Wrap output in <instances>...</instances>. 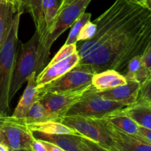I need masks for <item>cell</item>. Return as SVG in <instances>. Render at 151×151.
I'll return each instance as SVG.
<instances>
[{"instance_id": "obj_25", "label": "cell", "mask_w": 151, "mask_h": 151, "mask_svg": "<svg viewBox=\"0 0 151 151\" xmlns=\"http://www.w3.org/2000/svg\"><path fill=\"white\" fill-rule=\"evenodd\" d=\"M77 51V44H69V45H64L59 50V51L56 53L55 55L53 57L51 61L48 63L46 66H50L60 60H63L66 58L69 57V55L73 54Z\"/></svg>"}, {"instance_id": "obj_28", "label": "cell", "mask_w": 151, "mask_h": 151, "mask_svg": "<svg viewBox=\"0 0 151 151\" xmlns=\"http://www.w3.org/2000/svg\"><path fill=\"white\" fill-rule=\"evenodd\" d=\"M82 141L83 142L84 151H109L105 147H102L97 143L82 137Z\"/></svg>"}, {"instance_id": "obj_21", "label": "cell", "mask_w": 151, "mask_h": 151, "mask_svg": "<svg viewBox=\"0 0 151 151\" xmlns=\"http://www.w3.org/2000/svg\"><path fill=\"white\" fill-rule=\"evenodd\" d=\"M31 131H38L48 134H73L80 135L77 131L72 128L66 126L64 124L58 121H47V122H39L27 125Z\"/></svg>"}, {"instance_id": "obj_5", "label": "cell", "mask_w": 151, "mask_h": 151, "mask_svg": "<svg viewBox=\"0 0 151 151\" xmlns=\"http://www.w3.org/2000/svg\"><path fill=\"white\" fill-rule=\"evenodd\" d=\"M97 73L94 67L88 63H78L60 78L37 88L38 94L41 93L83 92L92 86V78Z\"/></svg>"}, {"instance_id": "obj_4", "label": "cell", "mask_w": 151, "mask_h": 151, "mask_svg": "<svg viewBox=\"0 0 151 151\" xmlns=\"http://www.w3.org/2000/svg\"><path fill=\"white\" fill-rule=\"evenodd\" d=\"M38 44L39 35L36 31L27 42L24 44L19 43L9 90L10 101L22 85L27 81L31 74L36 72Z\"/></svg>"}, {"instance_id": "obj_2", "label": "cell", "mask_w": 151, "mask_h": 151, "mask_svg": "<svg viewBox=\"0 0 151 151\" xmlns=\"http://www.w3.org/2000/svg\"><path fill=\"white\" fill-rule=\"evenodd\" d=\"M24 12L19 10L13 16L5 40L0 48V115L8 116L10 100L9 99L10 81L19 46V28Z\"/></svg>"}, {"instance_id": "obj_14", "label": "cell", "mask_w": 151, "mask_h": 151, "mask_svg": "<svg viewBox=\"0 0 151 151\" xmlns=\"http://www.w3.org/2000/svg\"><path fill=\"white\" fill-rule=\"evenodd\" d=\"M36 72L31 74L27 79V84L21 97L20 101L15 109L12 116L19 119H25L29 109L35 102L39 100L36 84Z\"/></svg>"}, {"instance_id": "obj_23", "label": "cell", "mask_w": 151, "mask_h": 151, "mask_svg": "<svg viewBox=\"0 0 151 151\" xmlns=\"http://www.w3.org/2000/svg\"><path fill=\"white\" fill-rule=\"evenodd\" d=\"M61 3L62 0H42V11L45 20L47 33L57 17Z\"/></svg>"}, {"instance_id": "obj_15", "label": "cell", "mask_w": 151, "mask_h": 151, "mask_svg": "<svg viewBox=\"0 0 151 151\" xmlns=\"http://www.w3.org/2000/svg\"><path fill=\"white\" fill-rule=\"evenodd\" d=\"M21 4L24 13H28L32 17L36 32L39 35V41L47 34L45 20L42 11V0H16Z\"/></svg>"}, {"instance_id": "obj_13", "label": "cell", "mask_w": 151, "mask_h": 151, "mask_svg": "<svg viewBox=\"0 0 151 151\" xmlns=\"http://www.w3.org/2000/svg\"><path fill=\"white\" fill-rule=\"evenodd\" d=\"M35 139L48 142L58 146L65 151H84L82 136L73 134H48L32 131Z\"/></svg>"}, {"instance_id": "obj_20", "label": "cell", "mask_w": 151, "mask_h": 151, "mask_svg": "<svg viewBox=\"0 0 151 151\" xmlns=\"http://www.w3.org/2000/svg\"><path fill=\"white\" fill-rule=\"evenodd\" d=\"M124 76L126 81H137L141 86L147 81L148 74L142 62V55L136 56L128 62Z\"/></svg>"}, {"instance_id": "obj_31", "label": "cell", "mask_w": 151, "mask_h": 151, "mask_svg": "<svg viewBox=\"0 0 151 151\" xmlns=\"http://www.w3.org/2000/svg\"><path fill=\"white\" fill-rule=\"evenodd\" d=\"M30 151H48L45 145L44 144L42 141L41 140L36 139L34 138L31 143L30 146Z\"/></svg>"}, {"instance_id": "obj_38", "label": "cell", "mask_w": 151, "mask_h": 151, "mask_svg": "<svg viewBox=\"0 0 151 151\" xmlns=\"http://www.w3.org/2000/svg\"><path fill=\"white\" fill-rule=\"evenodd\" d=\"M4 117H5V116H1V115H0V125H1V123H2L3 121H4Z\"/></svg>"}, {"instance_id": "obj_10", "label": "cell", "mask_w": 151, "mask_h": 151, "mask_svg": "<svg viewBox=\"0 0 151 151\" xmlns=\"http://www.w3.org/2000/svg\"><path fill=\"white\" fill-rule=\"evenodd\" d=\"M84 92L60 94L45 92L39 94L38 96L39 101L50 113L60 116L81 99Z\"/></svg>"}, {"instance_id": "obj_16", "label": "cell", "mask_w": 151, "mask_h": 151, "mask_svg": "<svg viewBox=\"0 0 151 151\" xmlns=\"http://www.w3.org/2000/svg\"><path fill=\"white\" fill-rule=\"evenodd\" d=\"M126 83L125 76L114 69H107L97 72L92 78V86L98 91L125 85Z\"/></svg>"}, {"instance_id": "obj_1", "label": "cell", "mask_w": 151, "mask_h": 151, "mask_svg": "<svg viewBox=\"0 0 151 151\" xmlns=\"http://www.w3.org/2000/svg\"><path fill=\"white\" fill-rule=\"evenodd\" d=\"M94 37L77 44L79 63L96 72L114 69L124 75L133 58L142 55L151 42V10L131 0H116L94 21Z\"/></svg>"}, {"instance_id": "obj_3", "label": "cell", "mask_w": 151, "mask_h": 151, "mask_svg": "<svg viewBox=\"0 0 151 151\" xmlns=\"http://www.w3.org/2000/svg\"><path fill=\"white\" fill-rule=\"evenodd\" d=\"M91 1L75 0L58 10L57 17L52 27L38 44L35 69L37 75L46 66L53 43L63 32L72 26L77 19L85 12Z\"/></svg>"}, {"instance_id": "obj_18", "label": "cell", "mask_w": 151, "mask_h": 151, "mask_svg": "<svg viewBox=\"0 0 151 151\" xmlns=\"http://www.w3.org/2000/svg\"><path fill=\"white\" fill-rule=\"evenodd\" d=\"M103 119L122 132L130 135H137L139 128L137 122L133 120L131 117L122 113L121 109L106 115Z\"/></svg>"}, {"instance_id": "obj_19", "label": "cell", "mask_w": 151, "mask_h": 151, "mask_svg": "<svg viewBox=\"0 0 151 151\" xmlns=\"http://www.w3.org/2000/svg\"><path fill=\"white\" fill-rule=\"evenodd\" d=\"M20 9L22 10V7L18 2L0 4V48L5 40L15 13Z\"/></svg>"}, {"instance_id": "obj_29", "label": "cell", "mask_w": 151, "mask_h": 151, "mask_svg": "<svg viewBox=\"0 0 151 151\" xmlns=\"http://www.w3.org/2000/svg\"><path fill=\"white\" fill-rule=\"evenodd\" d=\"M142 59L143 63L147 69V74H148L147 81H149L151 79V42L142 55Z\"/></svg>"}, {"instance_id": "obj_36", "label": "cell", "mask_w": 151, "mask_h": 151, "mask_svg": "<svg viewBox=\"0 0 151 151\" xmlns=\"http://www.w3.org/2000/svg\"><path fill=\"white\" fill-rule=\"evenodd\" d=\"M131 1H134V2L136 3H138V4H141V5L145 6V0H131Z\"/></svg>"}, {"instance_id": "obj_37", "label": "cell", "mask_w": 151, "mask_h": 151, "mask_svg": "<svg viewBox=\"0 0 151 151\" xmlns=\"http://www.w3.org/2000/svg\"><path fill=\"white\" fill-rule=\"evenodd\" d=\"M10 1H13V2H17L16 0H0V4H1V3L10 2Z\"/></svg>"}, {"instance_id": "obj_39", "label": "cell", "mask_w": 151, "mask_h": 151, "mask_svg": "<svg viewBox=\"0 0 151 151\" xmlns=\"http://www.w3.org/2000/svg\"><path fill=\"white\" fill-rule=\"evenodd\" d=\"M10 151H30V150H10Z\"/></svg>"}, {"instance_id": "obj_35", "label": "cell", "mask_w": 151, "mask_h": 151, "mask_svg": "<svg viewBox=\"0 0 151 151\" xmlns=\"http://www.w3.org/2000/svg\"><path fill=\"white\" fill-rule=\"evenodd\" d=\"M145 7L151 10V0H145Z\"/></svg>"}, {"instance_id": "obj_24", "label": "cell", "mask_w": 151, "mask_h": 151, "mask_svg": "<svg viewBox=\"0 0 151 151\" xmlns=\"http://www.w3.org/2000/svg\"><path fill=\"white\" fill-rule=\"evenodd\" d=\"M91 14L90 13H86L84 12L79 18L76 20V22L72 24L70 32L66 39L64 44L69 45V44H77L78 43V36L81 32L83 27L91 20Z\"/></svg>"}, {"instance_id": "obj_8", "label": "cell", "mask_w": 151, "mask_h": 151, "mask_svg": "<svg viewBox=\"0 0 151 151\" xmlns=\"http://www.w3.org/2000/svg\"><path fill=\"white\" fill-rule=\"evenodd\" d=\"M34 137L25 119L12 116L4 117L0 125V142L5 145L10 150H30Z\"/></svg>"}, {"instance_id": "obj_32", "label": "cell", "mask_w": 151, "mask_h": 151, "mask_svg": "<svg viewBox=\"0 0 151 151\" xmlns=\"http://www.w3.org/2000/svg\"><path fill=\"white\" fill-rule=\"evenodd\" d=\"M44 142V144L45 145L46 147H47V150L48 151H65L63 149H61L60 147H59L58 146L52 144V143L48 142H44Z\"/></svg>"}, {"instance_id": "obj_33", "label": "cell", "mask_w": 151, "mask_h": 151, "mask_svg": "<svg viewBox=\"0 0 151 151\" xmlns=\"http://www.w3.org/2000/svg\"><path fill=\"white\" fill-rule=\"evenodd\" d=\"M74 1H75V0H62L61 5H60V7L59 10H60L61 8H63V7H65V6L68 5V4H70V3L73 2Z\"/></svg>"}, {"instance_id": "obj_6", "label": "cell", "mask_w": 151, "mask_h": 151, "mask_svg": "<svg viewBox=\"0 0 151 151\" xmlns=\"http://www.w3.org/2000/svg\"><path fill=\"white\" fill-rule=\"evenodd\" d=\"M126 107L125 104L103 98L98 90L91 86L77 103L62 116H81L101 119L106 115Z\"/></svg>"}, {"instance_id": "obj_9", "label": "cell", "mask_w": 151, "mask_h": 151, "mask_svg": "<svg viewBox=\"0 0 151 151\" xmlns=\"http://www.w3.org/2000/svg\"><path fill=\"white\" fill-rule=\"evenodd\" d=\"M113 139L119 151H151V145L134 135L124 133L104 119H96Z\"/></svg>"}, {"instance_id": "obj_27", "label": "cell", "mask_w": 151, "mask_h": 151, "mask_svg": "<svg viewBox=\"0 0 151 151\" xmlns=\"http://www.w3.org/2000/svg\"><path fill=\"white\" fill-rule=\"evenodd\" d=\"M151 101V79L146 81L141 86L137 102H146L149 103Z\"/></svg>"}, {"instance_id": "obj_12", "label": "cell", "mask_w": 151, "mask_h": 151, "mask_svg": "<svg viewBox=\"0 0 151 151\" xmlns=\"http://www.w3.org/2000/svg\"><path fill=\"white\" fill-rule=\"evenodd\" d=\"M140 88L141 84L139 82L127 81L126 84L125 85L118 86L114 88L103 91H98V92L103 98L123 103L126 106H128L137 103Z\"/></svg>"}, {"instance_id": "obj_26", "label": "cell", "mask_w": 151, "mask_h": 151, "mask_svg": "<svg viewBox=\"0 0 151 151\" xmlns=\"http://www.w3.org/2000/svg\"><path fill=\"white\" fill-rule=\"evenodd\" d=\"M96 32H97V25L94 22L91 21L87 22L83 28L81 29L79 35L78 36V42L81 41H86L91 39L92 37L94 36Z\"/></svg>"}, {"instance_id": "obj_40", "label": "cell", "mask_w": 151, "mask_h": 151, "mask_svg": "<svg viewBox=\"0 0 151 151\" xmlns=\"http://www.w3.org/2000/svg\"><path fill=\"white\" fill-rule=\"evenodd\" d=\"M149 103H150V104L151 105V101H150V102H149Z\"/></svg>"}, {"instance_id": "obj_34", "label": "cell", "mask_w": 151, "mask_h": 151, "mask_svg": "<svg viewBox=\"0 0 151 151\" xmlns=\"http://www.w3.org/2000/svg\"><path fill=\"white\" fill-rule=\"evenodd\" d=\"M0 151H10V149L5 145L0 142Z\"/></svg>"}, {"instance_id": "obj_7", "label": "cell", "mask_w": 151, "mask_h": 151, "mask_svg": "<svg viewBox=\"0 0 151 151\" xmlns=\"http://www.w3.org/2000/svg\"><path fill=\"white\" fill-rule=\"evenodd\" d=\"M58 121L109 151H119L113 139L96 119L81 116H60Z\"/></svg>"}, {"instance_id": "obj_30", "label": "cell", "mask_w": 151, "mask_h": 151, "mask_svg": "<svg viewBox=\"0 0 151 151\" xmlns=\"http://www.w3.org/2000/svg\"><path fill=\"white\" fill-rule=\"evenodd\" d=\"M135 137H138L140 139L143 140L151 145V130L139 126L138 132L137 135H135Z\"/></svg>"}, {"instance_id": "obj_11", "label": "cell", "mask_w": 151, "mask_h": 151, "mask_svg": "<svg viewBox=\"0 0 151 151\" xmlns=\"http://www.w3.org/2000/svg\"><path fill=\"white\" fill-rule=\"evenodd\" d=\"M80 63L78 52L50 66H45L36 76L37 88H40L60 78Z\"/></svg>"}, {"instance_id": "obj_22", "label": "cell", "mask_w": 151, "mask_h": 151, "mask_svg": "<svg viewBox=\"0 0 151 151\" xmlns=\"http://www.w3.org/2000/svg\"><path fill=\"white\" fill-rule=\"evenodd\" d=\"M60 116L50 113L42 104L39 100L32 104L27 114L25 120L27 125L47 121H58Z\"/></svg>"}, {"instance_id": "obj_17", "label": "cell", "mask_w": 151, "mask_h": 151, "mask_svg": "<svg viewBox=\"0 0 151 151\" xmlns=\"http://www.w3.org/2000/svg\"><path fill=\"white\" fill-rule=\"evenodd\" d=\"M140 127L151 130V105L146 102H137L121 109Z\"/></svg>"}]
</instances>
